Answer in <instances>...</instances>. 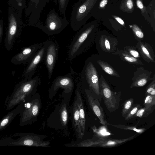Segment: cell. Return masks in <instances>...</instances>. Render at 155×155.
Returning <instances> with one entry per match:
<instances>
[{
    "instance_id": "6da1fadb",
    "label": "cell",
    "mask_w": 155,
    "mask_h": 155,
    "mask_svg": "<svg viewBox=\"0 0 155 155\" xmlns=\"http://www.w3.org/2000/svg\"><path fill=\"white\" fill-rule=\"evenodd\" d=\"M94 24L84 25L78 31L70 44L68 49V57L71 60L87 50L95 39Z\"/></svg>"
},
{
    "instance_id": "7a4b0ae2",
    "label": "cell",
    "mask_w": 155,
    "mask_h": 155,
    "mask_svg": "<svg viewBox=\"0 0 155 155\" xmlns=\"http://www.w3.org/2000/svg\"><path fill=\"white\" fill-rule=\"evenodd\" d=\"M39 81L36 76L30 79L25 78L15 86L9 97L6 104L7 110L13 109L15 106L24 102L31 98L36 91Z\"/></svg>"
},
{
    "instance_id": "3957f363",
    "label": "cell",
    "mask_w": 155,
    "mask_h": 155,
    "mask_svg": "<svg viewBox=\"0 0 155 155\" xmlns=\"http://www.w3.org/2000/svg\"><path fill=\"white\" fill-rule=\"evenodd\" d=\"M97 0H79L73 7L70 25L74 31L84 25L91 15V11Z\"/></svg>"
},
{
    "instance_id": "277c9868",
    "label": "cell",
    "mask_w": 155,
    "mask_h": 155,
    "mask_svg": "<svg viewBox=\"0 0 155 155\" xmlns=\"http://www.w3.org/2000/svg\"><path fill=\"white\" fill-rule=\"evenodd\" d=\"M8 11V26L5 39V46L7 50L9 51L22 29L23 10H17L9 6Z\"/></svg>"
},
{
    "instance_id": "5b68a950",
    "label": "cell",
    "mask_w": 155,
    "mask_h": 155,
    "mask_svg": "<svg viewBox=\"0 0 155 155\" xmlns=\"http://www.w3.org/2000/svg\"><path fill=\"white\" fill-rule=\"evenodd\" d=\"M83 86L86 85L101 100L98 73L93 61L89 58L85 61L79 79Z\"/></svg>"
},
{
    "instance_id": "8992f818",
    "label": "cell",
    "mask_w": 155,
    "mask_h": 155,
    "mask_svg": "<svg viewBox=\"0 0 155 155\" xmlns=\"http://www.w3.org/2000/svg\"><path fill=\"white\" fill-rule=\"evenodd\" d=\"M99 84L101 96L107 109L110 112L116 111L120 106L121 92L112 91L102 75L99 79Z\"/></svg>"
},
{
    "instance_id": "52a82bcc",
    "label": "cell",
    "mask_w": 155,
    "mask_h": 155,
    "mask_svg": "<svg viewBox=\"0 0 155 155\" xmlns=\"http://www.w3.org/2000/svg\"><path fill=\"white\" fill-rule=\"evenodd\" d=\"M69 24L65 14L63 17H60L53 9L47 14L42 30L48 35H52L60 33Z\"/></svg>"
},
{
    "instance_id": "ba28073f",
    "label": "cell",
    "mask_w": 155,
    "mask_h": 155,
    "mask_svg": "<svg viewBox=\"0 0 155 155\" xmlns=\"http://www.w3.org/2000/svg\"><path fill=\"white\" fill-rule=\"evenodd\" d=\"M24 102V108L20 114L19 125L21 126L31 124L37 117L40 108L38 99L32 97Z\"/></svg>"
},
{
    "instance_id": "9c48e42d",
    "label": "cell",
    "mask_w": 155,
    "mask_h": 155,
    "mask_svg": "<svg viewBox=\"0 0 155 155\" xmlns=\"http://www.w3.org/2000/svg\"><path fill=\"white\" fill-rule=\"evenodd\" d=\"M75 74L71 66L70 72L69 73L63 76L56 77L51 86L50 94H54L60 88L63 89V92L65 94L71 93L74 87V75Z\"/></svg>"
},
{
    "instance_id": "30bf717a",
    "label": "cell",
    "mask_w": 155,
    "mask_h": 155,
    "mask_svg": "<svg viewBox=\"0 0 155 155\" xmlns=\"http://www.w3.org/2000/svg\"><path fill=\"white\" fill-rule=\"evenodd\" d=\"M45 42L37 43L24 47L21 51L12 57L11 63L17 65L25 64L29 62Z\"/></svg>"
},
{
    "instance_id": "8fae6325",
    "label": "cell",
    "mask_w": 155,
    "mask_h": 155,
    "mask_svg": "<svg viewBox=\"0 0 155 155\" xmlns=\"http://www.w3.org/2000/svg\"><path fill=\"white\" fill-rule=\"evenodd\" d=\"M85 92L90 107L98 118L100 123L102 125H109L105 119L103 109L100 105L101 100L94 92L88 88L85 89Z\"/></svg>"
},
{
    "instance_id": "7c38bea8",
    "label": "cell",
    "mask_w": 155,
    "mask_h": 155,
    "mask_svg": "<svg viewBox=\"0 0 155 155\" xmlns=\"http://www.w3.org/2000/svg\"><path fill=\"white\" fill-rule=\"evenodd\" d=\"M59 46L57 43L51 40L47 41L45 56L46 65L48 71V77L50 79L52 75L57 58Z\"/></svg>"
},
{
    "instance_id": "4fadbf2b",
    "label": "cell",
    "mask_w": 155,
    "mask_h": 155,
    "mask_svg": "<svg viewBox=\"0 0 155 155\" xmlns=\"http://www.w3.org/2000/svg\"><path fill=\"white\" fill-rule=\"evenodd\" d=\"M47 45V41L38 50L34 56L25 70L23 76L25 78L30 79L32 78L38 64L45 56Z\"/></svg>"
},
{
    "instance_id": "5bb4252c",
    "label": "cell",
    "mask_w": 155,
    "mask_h": 155,
    "mask_svg": "<svg viewBox=\"0 0 155 155\" xmlns=\"http://www.w3.org/2000/svg\"><path fill=\"white\" fill-rule=\"evenodd\" d=\"M151 72L147 70L143 67H137L134 73L130 88L144 86L153 79V77H151Z\"/></svg>"
},
{
    "instance_id": "9a60e30c",
    "label": "cell",
    "mask_w": 155,
    "mask_h": 155,
    "mask_svg": "<svg viewBox=\"0 0 155 155\" xmlns=\"http://www.w3.org/2000/svg\"><path fill=\"white\" fill-rule=\"evenodd\" d=\"M50 0H38L31 12L28 19L29 24L42 30L44 25L40 21L41 11Z\"/></svg>"
},
{
    "instance_id": "2e32d148",
    "label": "cell",
    "mask_w": 155,
    "mask_h": 155,
    "mask_svg": "<svg viewBox=\"0 0 155 155\" xmlns=\"http://www.w3.org/2000/svg\"><path fill=\"white\" fill-rule=\"evenodd\" d=\"M141 57L146 62H155V56L153 49L151 45L147 42L138 41L135 46Z\"/></svg>"
},
{
    "instance_id": "e0dca14e",
    "label": "cell",
    "mask_w": 155,
    "mask_h": 155,
    "mask_svg": "<svg viewBox=\"0 0 155 155\" xmlns=\"http://www.w3.org/2000/svg\"><path fill=\"white\" fill-rule=\"evenodd\" d=\"M99 43L102 50L111 54L116 51L118 45V41L116 38L105 35L100 36Z\"/></svg>"
},
{
    "instance_id": "ac0fdd59",
    "label": "cell",
    "mask_w": 155,
    "mask_h": 155,
    "mask_svg": "<svg viewBox=\"0 0 155 155\" xmlns=\"http://www.w3.org/2000/svg\"><path fill=\"white\" fill-rule=\"evenodd\" d=\"M24 102L19 104L14 109L5 115L0 120V131L6 128L24 108Z\"/></svg>"
},
{
    "instance_id": "d6986e66",
    "label": "cell",
    "mask_w": 155,
    "mask_h": 155,
    "mask_svg": "<svg viewBox=\"0 0 155 155\" xmlns=\"http://www.w3.org/2000/svg\"><path fill=\"white\" fill-rule=\"evenodd\" d=\"M78 89L79 87H78L75 93L76 101L78 109L80 127L82 134L84 136L85 130L86 119L82 98Z\"/></svg>"
},
{
    "instance_id": "ffe728a7",
    "label": "cell",
    "mask_w": 155,
    "mask_h": 155,
    "mask_svg": "<svg viewBox=\"0 0 155 155\" xmlns=\"http://www.w3.org/2000/svg\"><path fill=\"white\" fill-rule=\"evenodd\" d=\"M107 125H102L97 127L95 126L91 127L94 133L93 137L99 140H104L110 139L113 134L108 129Z\"/></svg>"
},
{
    "instance_id": "44dd1931",
    "label": "cell",
    "mask_w": 155,
    "mask_h": 155,
    "mask_svg": "<svg viewBox=\"0 0 155 155\" xmlns=\"http://www.w3.org/2000/svg\"><path fill=\"white\" fill-rule=\"evenodd\" d=\"M112 54L118 56L121 60L130 64L141 65H144L140 59L134 57L124 49L117 48L116 51Z\"/></svg>"
},
{
    "instance_id": "7402d4cb",
    "label": "cell",
    "mask_w": 155,
    "mask_h": 155,
    "mask_svg": "<svg viewBox=\"0 0 155 155\" xmlns=\"http://www.w3.org/2000/svg\"><path fill=\"white\" fill-rule=\"evenodd\" d=\"M73 123L74 129L76 131L78 137L82 139V134L80 127V121L78 107L76 101L74 102L73 107Z\"/></svg>"
},
{
    "instance_id": "603a6c76",
    "label": "cell",
    "mask_w": 155,
    "mask_h": 155,
    "mask_svg": "<svg viewBox=\"0 0 155 155\" xmlns=\"http://www.w3.org/2000/svg\"><path fill=\"white\" fill-rule=\"evenodd\" d=\"M136 135V134H135L130 137L122 139H111L110 138L101 142L98 144L97 146L102 147H114L132 140Z\"/></svg>"
},
{
    "instance_id": "cb8c5ba5",
    "label": "cell",
    "mask_w": 155,
    "mask_h": 155,
    "mask_svg": "<svg viewBox=\"0 0 155 155\" xmlns=\"http://www.w3.org/2000/svg\"><path fill=\"white\" fill-rule=\"evenodd\" d=\"M97 62L107 74L113 76L120 77L117 71L107 62L101 60H97Z\"/></svg>"
},
{
    "instance_id": "d4e9b609",
    "label": "cell",
    "mask_w": 155,
    "mask_h": 155,
    "mask_svg": "<svg viewBox=\"0 0 155 155\" xmlns=\"http://www.w3.org/2000/svg\"><path fill=\"white\" fill-rule=\"evenodd\" d=\"M134 0H122L120 3V9L124 12L130 13L134 9Z\"/></svg>"
},
{
    "instance_id": "484cf974",
    "label": "cell",
    "mask_w": 155,
    "mask_h": 155,
    "mask_svg": "<svg viewBox=\"0 0 155 155\" xmlns=\"http://www.w3.org/2000/svg\"><path fill=\"white\" fill-rule=\"evenodd\" d=\"M155 108V106L151 107H142L138 110L133 118L139 117L142 118L147 117L153 112Z\"/></svg>"
},
{
    "instance_id": "4316f807",
    "label": "cell",
    "mask_w": 155,
    "mask_h": 155,
    "mask_svg": "<svg viewBox=\"0 0 155 155\" xmlns=\"http://www.w3.org/2000/svg\"><path fill=\"white\" fill-rule=\"evenodd\" d=\"M134 105V99L130 98L126 100L123 104L121 111L122 116L125 117Z\"/></svg>"
},
{
    "instance_id": "83f0119b",
    "label": "cell",
    "mask_w": 155,
    "mask_h": 155,
    "mask_svg": "<svg viewBox=\"0 0 155 155\" xmlns=\"http://www.w3.org/2000/svg\"><path fill=\"white\" fill-rule=\"evenodd\" d=\"M111 125L118 129L122 130H132L134 131L139 134H141L143 133L146 130V128H138L135 126H130L120 124L116 125L111 124Z\"/></svg>"
},
{
    "instance_id": "f1b7e54d",
    "label": "cell",
    "mask_w": 155,
    "mask_h": 155,
    "mask_svg": "<svg viewBox=\"0 0 155 155\" xmlns=\"http://www.w3.org/2000/svg\"><path fill=\"white\" fill-rule=\"evenodd\" d=\"M8 4L15 9L23 10L26 7V0H9Z\"/></svg>"
},
{
    "instance_id": "f546056e",
    "label": "cell",
    "mask_w": 155,
    "mask_h": 155,
    "mask_svg": "<svg viewBox=\"0 0 155 155\" xmlns=\"http://www.w3.org/2000/svg\"><path fill=\"white\" fill-rule=\"evenodd\" d=\"M60 120L61 123L63 126H65L68 122V114L66 105L63 104L60 110Z\"/></svg>"
},
{
    "instance_id": "4dcf8cb0",
    "label": "cell",
    "mask_w": 155,
    "mask_h": 155,
    "mask_svg": "<svg viewBox=\"0 0 155 155\" xmlns=\"http://www.w3.org/2000/svg\"><path fill=\"white\" fill-rule=\"evenodd\" d=\"M135 38L138 41L142 40L144 38V35L143 32L140 28L136 24H133L131 25Z\"/></svg>"
},
{
    "instance_id": "1f68e13d",
    "label": "cell",
    "mask_w": 155,
    "mask_h": 155,
    "mask_svg": "<svg viewBox=\"0 0 155 155\" xmlns=\"http://www.w3.org/2000/svg\"><path fill=\"white\" fill-rule=\"evenodd\" d=\"M142 107V106L139 103H137L136 104H134L133 107L124 117L125 120H128L133 118L138 110Z\"/></svg>"
},
{
    "instance_id": "d6a6232c",
    "label": "cell",
    "mask_w": 155,
    "mask_h": 155,
    "mask_svg": "<svg viewBox=\"0 0 155 155\" xmlns=\"http://www.w3.org/2000/svg\"><path fill=\"white\" fill-rule=\"evenodd\" d=\"M124 49L135 58H139L141 57L135 47L126 46L124 48Z\"/></svg>"
},
{
    "instance_id": "836d02e7",
    "label": "cell",
    "mask_w": 155,
    "mask_h": 155,
    "mask_svg": "<svg viewBox=\"0 0 155 155\" xmlns=\"http://www.w3.org/2000/svg\"><path fill=\"white\" fill-rule=\"evenodd\" d=\"M145 89V94L155 96V74H154L153 79Z\"/></svg>"
},
{
    "instance_id": "e575fe53",
    "label": "cell",
    "mask_w": 155,
    "mask_h": 155,
    "mask_svg": "<svg viewBox=\"0 0 155 155\" xmlns=\"http://www.w3.org/2000/svg\"><path fill=\"white\" fill-rule=\"evenodd\" d=\"M144 100L143 106L145 107H151L155 105V96L146 94Z\"/></svg>"
},
{
    "instance_id": "d590c367",
    "label": "cell",
    "mask_w": 155,
    "mask_h": 155,
    "mask_svg": "<svg viewBox=\"0 0 155 155\" xmlns=\"http://www.w3.org/2000/svg\"><path fill=\"white\" fill-rule=\"evenodd\" d=\"M58 1L59 10L61 13L65 14L69 0H58Z\"/></svg>"
},
{
    "instance_id": "8d00e7d4",
    "label": "cell",
    "mask_w": 155,
    "mask_h": 155,
    "mask_svg": "<svg viewBox=\"0 0 155 155\" xmlns=\"http://www.w3.org/2000/svg\"><path fill=\"white\" fill-rule=\"evenodd\" d=\"M38 0H29L28 6L25 10V14L27 16L29 15L33 8L36 4Z\"/></svg>"
},
{
    "instance_id": "74e56055",
    "label": "cell",
    "mask_w": 155,
    "mask_h": 155,
    "mask_svg": "<svg viewBox=\"0 0 155 155\" xmlns=\"http://www.w3.org/2000/svg\"><path fill=\"white\" fill-rule=\"evenodd\" d=\"M136 3L137 8L140 10L142 15L144 17L146 12V8L143 5L142 0H136Z\"/></svg>"
},
{
    "instance_id": "f35d334b",
    "label": "cell",
    "mask_w": 155,
    "mask_h": 155,
    "mask_svg": "<svg viewBox=\"0 0 155 155\" xmlns=\"http://www.w3.org/2000/svg\"><path fill=\"white\" fill-rule=\"evenodd\" d=\"M108 0H101L98 6L99 9H104L107 4Z\"/></svg>"
},
{
    "instance_id": "ab89813d",
    "label": "cell",
    "mask_w": 155,
    "mask_h": 155,
    "mask_svg": "<svg viewBox=\"0 0 155 155\" xmlns=\"http://www.w3.org/2000/svg\"><path fill=\"white\" fill-rule=\"evenodd\" d=\"M3 21L2 19H0V44L2 40L3 33Z\"/></svg>"
},
{
    "instance_id": "60d3db41",
    "label": "cell",
    "mask_w": 155,
    "mask_h": 155,
    "mask_svg": "<svg viewBox=\"0 0 155 155\" xmlns=\"http://www.w3.org/2000/svg\"><path fill=\"white\" fill-rule=\"evenodd\" d=\"M112 17L114 18L115 19L120 25H121L124 26L125 25L124 21L120 17L112 15Z\"/></svg>"
}]
</instances>
